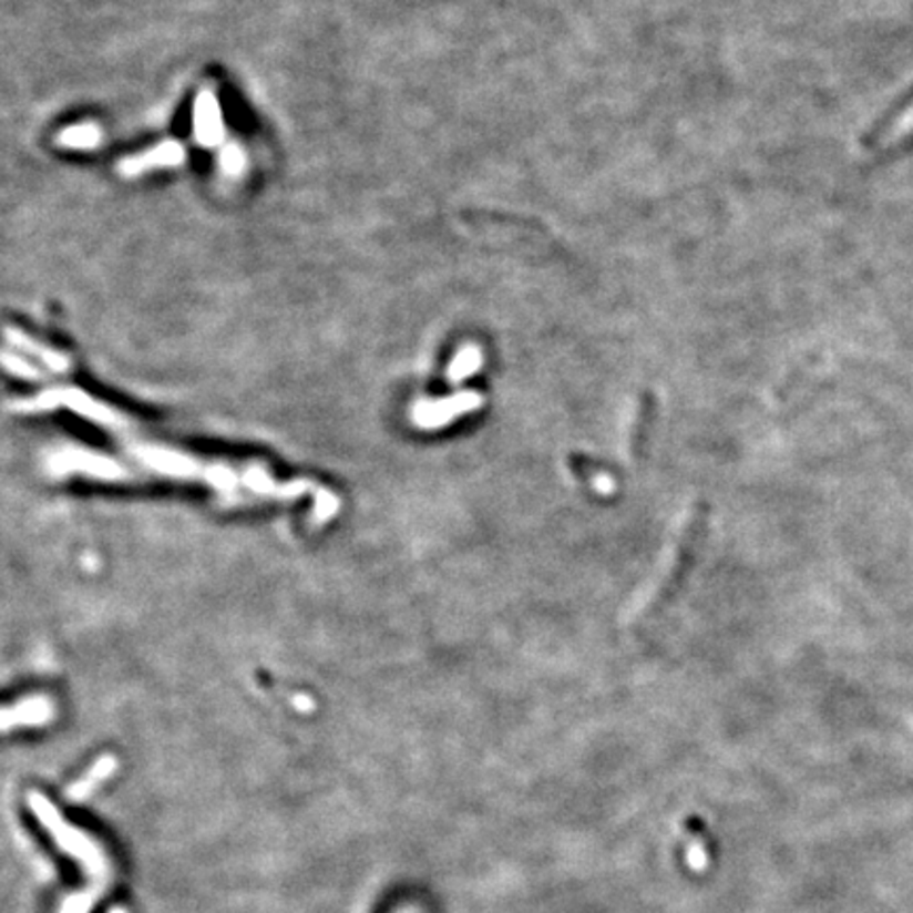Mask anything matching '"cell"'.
Returning a JSON list of instances; mask_svg holds the SVG:
<instances>
[{
  "label": "cell",
  "instance_id": "obj_14",
  "mask_svg": "<svg viewBox=\"0 0 913 913\" xmlns=\"http://www.w3.org/2000/svg\"><path fill=\"white\" fill-rule=\"evenodd\" d=\"M480 366H482V351L474 345H468L456 353L455 360L449 366V379L453 383H459V381L472 377Z\"/></svg>",
  "mask_w": 913,
  "mask_h": 913
},
{
  "label": "cell",
  "instance_id": "obj_17",
  "mask_svg": "<svg viewBox=\"0 0 913 913\" xmlns=\"http://www.w3.org/2000/svg\"><path fill=\"white\" fill-rule=\"evenodd\" d=\"M220 165L227 174H239L246 167V153L239 146L230 144L220 155Z\"/></svg>",
  "mask_w": 913,
  "mask_h": 913
},
{
  "label": "cell",
  "instance_id": "obj_3",
  "mask_svg": "<svg viewBox=\"0 0 913 913\" xmlns=\"http://www.w3.org/2000/svg\"><path fill=\"white\" fill-rule=\"evenodd\" d=\"M28 806H30L32 814L45 827L47 833L53 838V842L58 844V848L90 873L92 889L106 891V886L111 882V861H109L104 848L98 844L92 835H88L85 831H81V829H76V827H72L70 822H66V819L62 817V812L55 808V803H51L43 793L30 791L28 793Z\"/></svg>",
  "mask_w": 913,
  "mask_h": 913
},
{
  "label": "cell",
  "instance_id": "obj_5",
  "mask_svg": "<svg viewBox=\"0 0 913 913\" xmlns=\"http://www.w3.org/2000/svg\"><path fill=\"white\" fill-rule=\"evenodd\" d=\"M482 396L479 391H459L455 396L442 398V400H430V402H417L412 409V421L423 428V430H438L447 428L451 421L468 412L479 411L482 407Z\"/></svg>",
  "mask_w": 913,
  "mask_h": 913
},
{
  "label": "cell",
  "instance_id": "obj_16",
  "mask_svg": "<svg viewBox=\"0 0 913 913\" xmlns=\"http://www.w3.org/2000/svg\"><path fill=\"white\" fill-rule=\"evenodd\" d=\"M100 896H102V891L90 886L88 891L76 892V894L69 896V899L62 903V907H60V912L58 913H92L93 905L98 903Z\"/></svg>",
  "mask_w": 913,
  "mask_h": 913
},
{
  "label": "cell",
  "instance_id": "obj_6",
  "mask_svg": "<svg viewBox=\"0 0 913 913\" xmlns=\"http://www.w3.org/2000/svg\"><path fill=\"white\" fill-rule=\"evenodd\" d=\"M186 160V151L178 140H165L153 148H146L137 155H130L116 163V172L125 178H136L151 170L160 167H178Z\"/></svg>",
  "mask_w": 913,
  "mask_h": 913
},
{
  "label": "cell",
  "instance_id": "obj_15",
  "mask_svg": "<svg viewBox=\"0 0 913 913\" xmlns=\"http://www.w3.org/2000/svg\"><path fill=\"white\" fill-rule=\"evenodd\" d=\"M0 366L7 372H11L13 377H20V379H28V381L43 379V375L34 366L28 365L23 358L16 356V353H9V351H0Z\"/></svg>",
  "mask_w": 913,
  "mask_h": 913
},
{
  "label": "cell",
  "instance_id": "obj_7",
  "mask_svg": "<svg viewBox=\"0 0 913 913\" xmlns=\"http://www.w3.org/2000/svg\"><path fill=\"white\" fill-rule=\"evenodd\" d=\"M193 136L199 146L214 148L225 140V121L216 93L202 90L193 106Z\"/></svg>",
  "mask_w": 913,
  "mask_h": 913
},
{
  "label": "cell",
  "instance_id": "obj_18",
  "mask_svg": "<svg viewBox=\"0 0 913 913\" xmlns=\"http://www.w3.org/2000/svg\"><path fill=\"white\" fill-rule=\"evenodd\" d=\"M295 705H297L300 712H309L311 707H314V702H311L307 696H298V698H295Z\"/></svg>",
  "mask_w": 913,
  "mask_h": 913
},
{
  "label": "cell",
  "instance_id": "obj_13",
  "mask_svg": "<svg viewBox=\"0 0 913 913\" xmlns=\"http://www.w3.org/2000/svg\"><path fill=\"white\" fill-rule=\"evenodd\" d=\"M102 130L98 123H76L58 132L55 144L70 151H92L102 144Z\"/></svg>",
  "mask_w": 913,
  "mask_h": 913
},
{
  "label": "cell",
  "instance_id": "obj_9",
  "mask_svg": "<svg viewBox=\"0 0 913 913\" xmlns=\"http://www.w3.org/2000/svg\"><path fill=\"white\" fill-rule=\"evenodd\" d=\"M2 332H4L7 342H11L16 349H20L23 353L37 358L39 362H43V365H45L47 368H51L53 372H66V370H70V358L66 353L55 351V349L47 347L45 342L32 339L30 335H25L20 328H9V326H7Z\"/></svg>",
  "mask_w": 913,
  "mask_h": 913
},
{
  "label": "cell",
  "instance_id": "obj_10",
  "mask_svg": "<svg viewBox=\"0 0 913 913\" xmlns=\"http://www.w3.org/2000/svg\"><path fill=\"white\" fill-rule=\"evenodd\" d=\"M684 833L687 838V861L689 868L698 873L707 871L710 861V838L707 824L698 817H687L684 821Z\"/></svg>",
  "mask_w": 913,
  "mask_h": 913
},
{
  "label": "cell",
  "instance_id": "obj_12",
  "mask_svg": "<svg viewBox=\"0 0 913 913\" xmlns=\"http://www.w3.org/2000/svg\"><path fill=\"white\" fill-rule=\"evenodd\" d=\"M647 425H649V402L643 398L633 407V411H630L626 423H624V434H622L624 461L635 463V459L639 455L640 442L645 438Z\"/></svg>",
  "mask_w": 913,
  "mask_h": 913
},
{
  "label": "cell",
  "instance_id": "obj_1",
  "mask_svg": "<svg viewBox=\"0 0 913 913\" xmlns=\"http://www.w3.org/2000/svg\"><path fill=\"white\" fill-rule=\"evenodd\" d=\"M11 411L47 412L66 409L74 412L93 425L102 428L104 432L114 435L116 442L125 449V453L140 463L146 472H155L157 476L174 480H191L204 482L218 493L239 495L252 493L258 497L271 500H298L302 495L318 497L320 486L309 480H290L279 482L274 474L263 468L260 463L246 465H228L220 461H206L197 455L178 451L170 444H161L142 434L136 421L130 419L125 412L116 411L113 407L92 398L90 393L76 388H55L41 391L34 398L13 400L9 404Z\"/></svg>",
  "mask_w": 913,
  "mask_h": 913
},
{
  "label": "cell",
  "instance_id": "obj_19",
  "mask_svg": "<svg viewBox=\"0 0 913 913\" xmlns=\"http://www.w3.org/2000/svg\"><path fill=\"white\" fill-rule=\"evenodd\" d=\"M109 913H127V910H123V907H113Z\"/></svg>",
  "mask_w": 913,
  "mask_h": 913
},
{
  "label": "cell",
  "instance_id": "obj_2",
  "mask_svg": "<svg viewBox=\"0 0 913 913\" xmlns=\"http://www.w3.org/2000/svg\"><path fill=\"white\" fill-rule=\"evenodd\" d=\"M700 529H702V507L689 505L673 529V535L664 548L660 565L656 567L652 579L640 588L637 598L633 601L628 609V622H637L640 617L647 616L658 603H663L664 596L670 593V588L677 584L679 575L684 573L689 563V556L694 552V544L698 542Z\"/></svg>",
  "mask_w": 913,
  "mask_h": 913
},
{
  "label": "cell",
  "instance_id": "obj_4",
  "mask_svg": "<svg viewBox=\"0 0 913 913\" xmlns=\"http://www.w3.org/2000/svg\"><path fill=\"white\" fill-rule=\"evenodd\" d=\"M47 468L53 476H88L102 482H127L136 480L137 474L125 465L121 459H114L104 453H95L90 449L66 447L47 459Z\"/></svg>",
  "mask_w": 913,
  "mask_h": 913
},
{
  "label": "cell",
  "instance_id": "obj_8",
  "mask_svg": "<svg viewBox=\"0 0 913 913\" xmlns=\"http://www.w3.org/2000/svg\"><path fill=\"white\" fill-rule=\"evenodd\" d=\"M55 707L47 696H32L13 707L0 708V731L22 728V726H45L53 721Z\"/></svg>",
  "mask_w": 913,
  "mask_h": 913
},
{
  "label": "cell",
  "instance_id": "obj_11",
  "mask_svg": "<svg viewBox=\"0 0 913 913\" xmlns=\"http://www.w3.org/2000/svg\"><path fill=\"white\" fill-rule=\"evenodd\" d=\"M116 768H119V761H116L114 755H100L93 761L92 768L76 782L70 784L69 798L72 801H83V799L90 798L102 782H106L109 778L113 777Z\"/></svg>",
  "mask_w": 913,
  "mask_h": 913
}]
</instances>
